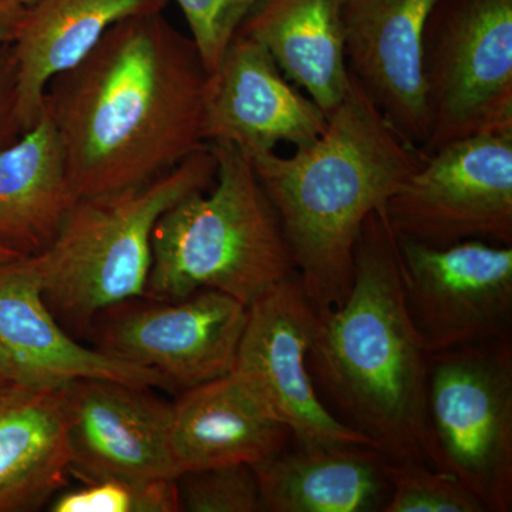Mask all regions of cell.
I'll use <instances>...</instances> for the list:
<instances>
[{
    "instance_id": "6da1fadb",
    "label": "cell",
    "mask_w": 512,
    "mask_h": 512,
    "mask_svg": "<svg viewBox=\"0 0 512 512\" xmlns=\"http://www.w3.org/2000/svg\"><path fill=\"white\" fill-rule=\"evenodd\" d=\"M210 73L163 12L114 25L47 86L74 198L150 183L204 147Z\"/></svg>"
},
{
    "instance_id": "7a4b0ae2",
    "label": "cell",
    "mask_w": 512,
    "mask_h": 512,
    "mask_svg": "<svg viewBox=\"0 0 512 512\" xmlns=\"http://www.w3.org/2000/svg\"><path fill=\"white\" fill-rule=\"evenodd\" d=\"M306 367L326 409L387 460L437 470L430 353L407 312L397 238L382 210L370 214L357 239L345 302L316 315Z\"/></svg>"
},
{
    "instance_id": "3957f363",
    "label": "cell",
    "mask_w": 512,
    "mask_h": 512,
    "mask_svg": "<svg viewBox=\"0 0 512 512\" xmlns=\"http://www.w3.org/2000/svg\"><path fill=\"white\" fill-rule=\"evenodd\" d=\"M350 72L345 99L325 131L291 157H251L291 247L296 271L316 312L345 302L355 249L370 214L423 164Z\"/></svg>"
},
{
    "instance_id": "277c9868",
    "label": "cell",
    "mask_w": 512,
    "mask_h": 512,
    "mask_svg": "<svg viewBox=\"0 0 512 512\" xmlns=\"http://www.w3.org/2000/svg\"><path fill=\"white\" fill-rule=\"evenodd\" d=\"M208 147L217 160L214 184L185 195L157 221L146 295L177 301L211 289L249 308L298 271L251 160L231 144Z\"/></svg>"
},
{
    "instance_id": "5b68a950",
    "label": "cell",
    "mask_w": 512,
    "mask_h": 512,
    "mask_svg": "<svg viewBox=\"0 0 512 512\" xmlns=\"http://www.w3.org/2000/svg\"><path fill=\"white\" fill-rule=\"evenodd\" d=\"M215 173L217 160L205 144L150 183L76 198L52 241L32 254L52 312L82 325L144 298L157 221L185 195L210 190Z\"/></svg>"
},
{
    "instance_id": "8992f818",
    "label": "cell",
    "mask_w": 512,
    "mask_h": 512,
    "mask_svg": "<svg viewBox=\"0 0 512 512\" xmlns=\"http://www.w3.org/2000/svg\"><path fill=\"white\" fill-rule=\"evenodd\" d=\"M421 153L512 131V0H436L421 40Z\"/></svg>"
},
{
    "instance_id": "52a82bcc",
    "label": "cell",
    "mask_w": 512,
    "mask_h": 512,
    "mask_svg": "<svg viewBox=\"0 0 512 512\" xmlns=\"http://www.w3.org/2000/svg\"><path fill=\"white\" fill-rule=\"evenodd\" d=\"M427 402L437 470L512 511V339L431 353Z\"/></svg>"
},
{
    "instance_id": "ba28073f",
    "label": "cell",
    "mask_w": 512,
    "mask_h": 512,
    "mask_svg": "<svg viewBox=\"0 0 512 512\" xmlns=\"http://www.w3.org/2000/svg\"><path fill=\"white\" fill-rule=\"evenodd\" d=\"M382 212L397 239L427 247L467 239L512 245V131L429 154Z\"/></svg>"
},
{
    "instance_id": "9c48e42d",
    "label": "cell",
    "mask_w": 512,
    "mask_h": 512,
    "mask_svg": "<svg viewBox=\"0 0 512 512\" xmlns=\"http://www.w3.org/2000/svg\"><path fill=\"white\" fill-rule=\"evenodd\" d=\"M404 302L430 353L512 339V245L397 239Z\"/></svg>"
},
{
    "instance_id": "30bf717a",
    "label": "cell",
    "mask_w": 512,
    "mask_h": 512,
    "mask_svg": "<svg viewBox=\"0 0 512 512\" xmlns=\"http://www.w3.org/2000/svg\"><path fill=\"white\" fill-rule=\"evenodd\" d=\"M130 301L110 309L99 329V350L153 370L187 390L228 375L248 306L227 293L202 289L177 301Z\"/></svg>"
},
{
    "instance_id": "8fae6325",
    "label": "cell",
    "mask_w": 512,
    "mask_h": 512,
    "mask_svg": "<svg viewBox=\"0 0 512 512\" xmlns=\"http://www.w3.org/2000/svg\"><path fill=\"white\" fill-rule=\"evenodd\" d=\"M316 315L298 274L274 286L248 308L232 372L268 403L291 431L293 444L376 447L336 419L316 393L306 367Z\"/></svg>"
},
{
    "instance_id": "7c38bea8",
    "label": "cell",
    "mask_w": 512,
    "mask_h": 512,
    "mask_svg": "<svg viewBox=\"0 0 512 512\" xmlns=\"http://www.w3.org/2000/svg\"><path fill=\"white\" fill-rule=\"evenodd\" d=\"M150 389L106 379L63 384L70 473L84 483L178 477L168 441L171 404Z\"/></svg>"
},
{
    "instance_id": "4fadbf2b",
    "label": "cell",
    "mask_w": 512,
    "mask_h": 512,
    "mask_svg": "<svg viewBox=\"0 0 512 512\" xmlns=\"http://www.w3.org/2000/svg\"><path fill=\"white\" fill-rule=\"evenodd\" d=\"M326 124L325 113L289 83L268 50L238 32L208 80L205 143L231 144L251 158L279 143L309 146Z\"/></svg>"
},
{
    "instance_id": "5bb4252c",
    "label": "cell",
    "mask_w": 512,
    "mask_h": 512,
    "mask_svg": "<svg viewBox=\"0 0 512 512\" xmlns=\"http://www.w3.org/2000/svg\"><path fill=\"white\" fill-rule=\"evenodd\" d=\"M436 0H346L343 9L349 70L407 143L429 136L421 40Z\"/></svg>"
},
{
    "instance_id": "9a60e30c",
    "label": "cell",
    "mask_w": 512,
    "mask_h": 512,
    "mask_svg": "<svg viewBox=\"0 0 512 512\" xmlns=\"http://www.w3.org/2000/svg\"><path fill=\"white\" fill-rule=\"evenodd\" d=\"M171 458L178 476L202 468L262 463L292 444L288 427L235 372L184 390L171 404Z\"/></svg>"
},
{
    "instance_id": "2e32d148",
    "label": "cell",
    "mask_w": 512,
    "mask_h": 512,
    "mask_svg": "<svg viewBox=\"0 0 512 512\" xmlns=\"http://www.w3.org/2000/svg\"><path fill=\"white\" fill-rule=\"evenodd\" d=\"M0 345L39 386H63L79 379L167 386L153 370L76 342L47 305L32 255L0 265Z\"/></svg>"
},
{
    "instance_id": "e0dca14e",
    "label": "cell",
    "mask_w": 512,
    "mask_h": 512,
    "mask_svg": "<svg viewBox=\"0 0 512 512\" xmlns=\"http://www.w3.org/2000/svg\"><path fill=\"white\" fill-rule=\"evenodd\" d=\"M171 0H39L26 8L10 52L23 133L42 117L49 83L72 69L121 20L164 12Z\"/></svg>"
},
{
    "instance_id": "ac0fdd59",
    "label": "cell",
    "mask_w": 512,
    "mask_h": 512,
    "mask_svg": "<svg viewBox=\"0 0 512 512\" xmlns=\"http://www.w3.org/2000/svg\"><path fill=\"white\" fill-rule=\"evenodd\" d=\"M389 460L366 444L298 446L252 466L264 512H383Z\"/></svg>"
},
{
    "instance_id": "d6986e66",
    "label": "cell",
    "mask_w": 512,
    "mask_h": 512,
    "mask_svg": "<svg viewBox=\"0 0 512 512\" xmlns=\"http://www.w3.org/2000/svg\"><path fill=\"white\" fill-rule=\"evenodd\" d=\"M346 0H261L238 32L268 50L286 79L306 90L329 117L350 82Z\"/></svg>"
},
{
    "instance_id": "ffe728a7",
    "label": "cell",
    "mask_w": 512,
    "mask_h": 512,
    "mask_svg": "<svg viewBox=\"0 0 512 512\" xmlns=\"http://www.w3.org/2000/svg\"><path fill=\"white\" fill-rule=\"evenodd\" d=\"M62 387L18 384L0 393V512L39 510L66 484Z\"/></svg>"
},
{
    "instance_id": "44dd1931",
    "label": "cell",
    "mask_w": 512,
    "mask_h": 512,
    "mask_svg": "<svg viewBox=\"0 0 512 512\" xmlns=\"http://www.w3.org/2000/svg\"><path fill=\"white\" fill-rule=\"evenodd\" d=\"M74 200L59 134L43 111L35 127L0 150V239L37 254Z\"/></svg>"
},
{
    "instance_id": "7402d4cb",
    "label": "cell",
    "mask_w": 512,
    "mask_h": 512,
    "mask_svg": "<svg viewBox=\"0 0 512 512\" xmlns=\"http://www.w3.org/2000/svg\"><path fill=\"white\" fill-rule=\"evenodd\" d=\"M49 507L52 512H180L177 478L87 481L57 493Z\"/></svg>"
},
{
    "instance_id": "603a6c76",
    "label": "cell",
    "mask_w": 512,
    "mask_h": 512,
    "mask_svg": "<svg viewBox=\"0 0 512 512\" xmlns=\"http://www.w3.org/2000/svg\"><path fill=\"white\" fill-rule=\"evenodd\" d=\"M390 497L383 512H487L453 474L412 461H389Z\"/></svg>"
},
{
    "instance_id": "cb8c5ba5",
    "label": "cell",
    "mask_w": 512,
    "mask_h": 512,
    "mask_svg": "<svg viewBox=\"0 0 512 512\" xmlns=\"http://www.w3.org/2000/svg\"><path fill=\"white\" fill-rule=\"evenodd\" d=\"M180 511L264 512L255 471L248 464H229L187 471L177 477Z\"/></svg>"
},
{
    "instance_id": "d4e9b609",
    "label": "cell",
    "mask_w": 512,
    "mask_h": 512,
    "mask_svg": "<svg viewBox=\"0 0 512 512\" xmlns=\"http://www.w3.org/2000/svg\"><path fill=\"white\" fill-rule=\"evenodd\" d=\"M208 73H214L249 13L261 0H175Z\"/></svg>"
},
{
    "instance_id": "484cf974",
    "label": "cell",
    "mask_w": 512,
    "mask_h": 512,
    "mask_svg": "<svg viewBox=\"0 0 512 512\" xmlns=\"http://www.w3.org/2000/svg\"><path fill=\"white\" fill-rule=\"evenodd\" d=\"M16 66L10 45L0 47V150L15 143L23 131L16 114Z\"/></svg>"
},
{
    "instance_id": "4316f807",
    "label": "cell",
    "mask_w": 512,
    "mask_h": 512,
    "mask_svg": "<svg viewBox=\"0 0 512 512\" xmlns=\"http://www.w3.org/2000/svg\"><path fill=\"white\" fill-rule=\"evenodd\" d=\"M25 13V6L10 0H0V47L8 46L15 40Z\"/></svg>"
},
{
    "instance_id": "83f0119b",
    "label": "cell",
    "mask_w": 512,
    "mask_h": 512,
    "mask_svg": "<svg viewBox=\"0 0 512 512\" xmlns=\"http://www.w3.org/2000/svg\"><path fill=\"white\" fill-rule=\"evenodd\" d=\"M18 384H33L22 369L16 365L15 360L9 355L8 350L0 345V393L6 392L10 387ZM39 386V384H37Z\"/></svg>"
},
{
    "instance_id": "f1b7e54d",
    "label": "cell",
    "mask_w": 512,
    "mask_h": 512,
    "mask_svg": "<svg viewBox=\"0 0 512 512\" xmlns=\"http://www.w3.org/2000/svg\"><path fill=\"white\" fill-rule=\"evenodd\" d=\"M25 252L20 251L19 248L13 247L9 242L0 239V265L8 264V262L15 261V259L25 256Z\"/></svg>"
},
{
    "instance_id": "f546056e",
    "label": "cell",
    "mask_w": 512,
    "mask_h": 512,
    "mask_svg": "<svg viewBox=\"0 0 512 512\" xmlns=\"http://www.w3.org/2000/svg\"><path fill=\"white\" fill-rule=\"evenodd\" d=\"M10 2H15L18 5L25 6V8H29V6L35 5L39 0H10Z\"/></svg>"
}]
</instances>
